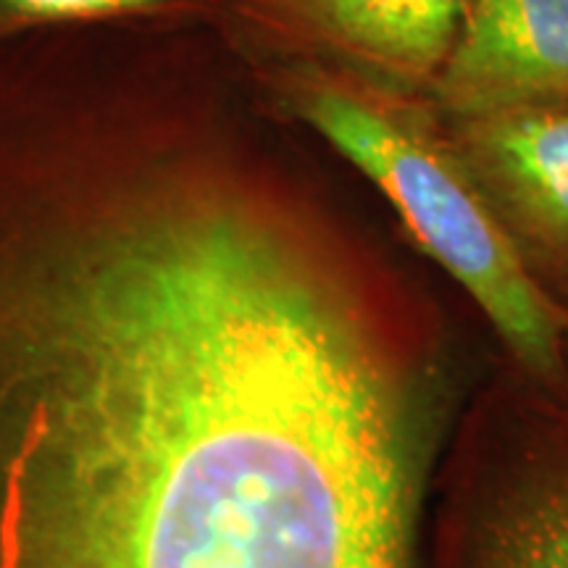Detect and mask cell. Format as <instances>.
<instances>
[{
  "instance_id": "7a4b0ae2",
  "label": "cell",
  "mask_w": 568,
  "mask_h": 568,
  "mask_svg": "<svg viewBox=\"0 0 568 568\" xmlns=\"http://www.w3.org/2000/svg\"><path fill=\"white\" fill-rule=\"evenodd\" d=\"M439 568H568V408L506 366L460 422Z\"/></svg>"
},
{
  "instance_id": "277c9868",
  "label": "cell",
  "mask_w": 568,
  "mask_h": 568,
  "mask_svg": "<svg viewBox=\"0 0 568 568\" xmlns=\"http://www.w3.org/2000/svg\"><path fill=\"white\" fill-rule=\"evenodd\" d=\"M471 0H224L222 30L429 92Z\"/></svg>"
},
{
  "instance_id": "5b68a950",
  "label": "cell",
  "mask_w": 568,
  "mask_h": 568,
  "mask_svg": "<svg viewBox=\"0 0 568 568\" xmlns=\"http://www.w3.org/2000/svg\"><path fill=\"white\" fill-rule=\"evenodd\" d=\"M429 98L447 116L568 103V0H471Z\"/></svg>"
},
{
  "instance_id": "3957f363",
  "label": "cell",
  "mask_w": 568,
  "mask_h": 568,
  "mask_svg": "<svg viewBox=\"0 0 568 568\" xmlns=\"http://www.w3.org/2000/svg\"><path fill=\"white\" fill-rule=\"evenodd\" d=\"M445 119L518 264L568 318V103Z\"/></svg>"
},
{
  "instance_id": "8992f818",
  "label": "cell",
  "mask_w": 568,
  "mask_h": 568,
  "mask_svg": "<svg viewBox=\"0 0 568 568\" xmlns=\"http://www.w3.org/2000/svg\"><path fill=\"white\" fill-rule=\"evenodd\" d=\"M224 0H0V48L45 30L109 24H222Z\"/></svg>"
},
{
  "instance_id": "6da1fadb",
  "label": "cell",
  "mask_w": 568,
  "mask_h": 568,
  "mask_svg": "<svg viewBox=\"0 0 568 568\" xmlns=\"http://www.w3.org/2000/svg\"><path fill=\"white\" fill-rule=\"evenodd\" d=\"M222 30V27H219ZM261 101L318 134L393 205L403 230L477 305L503 364L568 408L566 322L506 230L429 92L222 30Z\"/></svg>"
},
{
  "instance_id": "52a82bcc",
  "label": "cell",
  "mask_w": 568,
  "mask_h": 568,
  "mask_svg": "<svg viewBox=\"0 0 568 568\" xmlns=\"http://www.w3.org/2000/svg\"><path fill=\"white\" fill-rule=\"evenodd\" d=\"M564 351H566V366H568V322H566V343H564Z\"/></svg>"
}]
</instances>
